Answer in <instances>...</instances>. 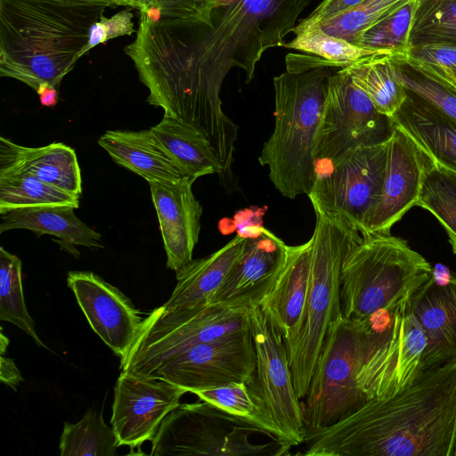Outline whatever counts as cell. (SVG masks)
<instances>
[{"mask_svg":"<svg viewBox=\"0 0 456 456\" xmlns=\"http://www.w3.org/2000/svg\"><path fill=\"white\" fill-rule=\"evenodd\" d=\"M456 359L424 370L411 386L371 398L350 415L305 429V456H452Z\"/></svg>","mask_w":456,"mask_h":456,"instance_id":"6da1fadb","label":"cell"},{"mask_svg":"<svg viewBox=\"0 0 456 456\" xmlns=\"http://www.w3.org/2000/svg\"><path fill=\"white\" fill-rule=\"evenodd\" d=\"M106 7L83 0H0V76L36 92L41 85L57 88Z\"/></svg>","mask_w":456,"mask_h":456,"instance_id":"7a4b0ae2","label":"cell"},{"mask_svg":"<svg viewBox=\"0 0 456 456\" xmlns=\"http://www.w3.org/2000/svg\"><path fill=\"white\" fill-rule=\"evenodd\" d=\"M311 0H216L212 27L181 21L180 42L193 61L213 103L222 107V84L232 68L245 70L246 83L263 53L281 46Z\"/></svg>","mask_w":456,"mask_h":456,"instance_id":"3957f363","label":"cell"},{"mask_svg":"<svg viewBox=\"0 0 456 456\" xmlns=\"http://www.w3.org/2000/svg\"><path fill=\"white\" fill-rule=\"evenodd\" d=\"M340 69L318 59L311 68L286 70L273 78L274 129L258 162L284 197L308 194L316 177L317 132L330 77Z\"/></svg>","mask_w":456,"mask_h":456,"instance_id":"277c9868","label":"cell"},{"mask_svg":"<svg viewBox=\"0 0 456 456\" xmlns=\"http://www.w3.org/2000/svg\"><path fill=\"white\" fill-rule=\"evenodd\" d=\"M311 237L310 281L299 334L287 348L296 392L305 396L330 324L342 314L341 270L363 240L344 218L314 211Z\"/></svg>","mask_w":456,"mask_h":456,"instance_id":"5b68a950","label":"cell"},{"mask_svg":"<svg viewBox=\"0 0 456 456\" xmlns=\"http://www.w3.org/2000/svg\"><path fill=\"white\" fill-rule=\"evenodd\" d=\"M362 237L341 270V309L347 318L391 312L434 275L430 264L404 240L390 232Z\"/></svg>","mask_w":456,"mask_h":456,"instance_id":"8992f818","label":"cell"},{"mask_svg":"<svg viewBox=\"0 0 456 456\" xmlns=\"http://www.w3.org/2000/svg\"><path fill=\"white\" fill-rule=\"evenodd\" d=\"M376 327L374 316L332 322L320 351L308 391L301 403L305 429L329 427L368 400L357 382Z\"/></svg>","mask_w":456,"mask_h":456,"instance_id":"52a82bcc","label":"cell"},{"mask_svg":"<svg viewBox=\"0 0 456 456\" xmlns=\"http://www.w3.org/2000/svg\"><path fill=\"white\" fill-rule=\"evenodd\" d=\"M279 438L256 425L205 402L180 403L162 421L151 441V455L244 456L289 454L282 439L258 443L253 437Z\"/></svg>","mask_w":456,"mask_h":456,"instance_id":"ba28073f","label":"cell"},{"mask_svg":"<svg viewBox=\"0 0 456 456\" xmlns=\"http://www.w3.org/2000/svg\"><path fill=\"white\" fill-rule=\"evenodd\" d=\"M250 328L249 307L208 304L169 314L158 307L144 318L140 335L120 369L146 377L198 344Z\"/></svg>","mask_w":456,"mask_h":456,"instance_id":"9c48e42d","label":"cell"},{"mask_svg":"<svg viewBox=\"0 0 456 456\" xmlns=\"http://www.w3.org/2000/svg\"><path fill=\"white\" fill-rule=\"evenodd\" d=\"M409 300L387 313L383 328L376 323L357 374L358 385L368 400L401 392L422 372L427 338L410 310Z\"/></svg>","mask_w":456,"mask_h":456,"instance_id":"30bf717a","label":"cell"},{"mask_svg":"<svg viewBox=\"0 0 456 456\" xmlns=\"http://www.w3.org/2000/svg\"><path fill=\"white\" fill-rule=\"evenodd\" d=\"M395 124L340 69L329 79L317 132L315 159L334 163L347 152L387 142Z\"/></svg>","mask_w":456,"mask_h":456,"instance_id":"8fae6325","label":"cell"},{"mask_svg":"<svg viewBox=\"0 0 456 456\" xmlns=\"http://www.w3.org/2000/svg\"><path fill=\"white\" fill-rule=\"evenodd\" d=\"M388 142L354 149L317 174L307 196L314 211L338 216L362 234L381 194Z\"/></svg>","mask_w":456,"mask_h":456,"instance_id":"7c38bea8","label":"cell"},{"mask_svg":"<svg viewBox=\"0 0 456 456\" xmlns=\"http://www.w3.org/2000/svg\"><path fill=\"white\" fill-rule=\"evenodd\" d=\"M256 377V354L251 328L198 344L146 376L190 393L232 383H251Z\"/></svg>","mask_w":456,"mask_h":456,"instance_id":"4fadbf2b","label":"cell"},{"mask_svg":"<svg viewBox=\"0 0 456 456\" xmlns=\"http://www.w3.org/2000/svg\"><path fill=\"white\" fill-rule=\"evenodd\" d=\"M249 313L260 393L283 440L297 446L304 444L305 425L284 339L256 304L249 306Z\"/></svg>","mask_w":456,"mask_h":456,"instance_id":"5bb4252c","label":"cell"},{"mask_svg":"<svg viewBox=\"0 0 456 456\" xmlns=\"http://www.w3.org/2000/svg\"><path fill=\"white\" fill-rule=\"evenodd\" d=\"M188 391L165 380L121 371L115 387L110 424L119 446L132 450L152 441L162 421Z\"/></svg>","mask_w":456,"mask_h":456,"instance_id":"9a60e30c","label":"cell"},{"mask_svg":"<svg viewBox=\"0 0 456 456\" xmlns=\"http://www.w3.org/2000/svg\"><path fill=\"white\" fill-rule=\"evenodd\" d=\"M67 284L93 330L123 364L142 330V313L118 288L93 272H69Z\"/></svg>","mask_w":456,"mask_h":456,"instance_id":"2e32d148","label":"cell"},{"mask_svg":"<svg viewBox=\"0 0 456 456\" xmlns=\"http://www.w3.org/2000/svg\"><path fill=\"white\" fill-rule=\"evenodd\" d=\"M432 159L399 127L389 139L381 194L364 224L362 236L387 233L419 199Z\"/></svg>","mask_w":456,"mask_h":456,"instance_id":"e0dca14e","label":"cell"},{"mask_svg":"<svg viewBox=\"0 0 456 456\" xmlns=\"http://www.w3.org/2000/svg\"><path fill=\"white\" fill-rule=\"evenodd\" d=\"M311 240L283 248L280 263L256 305L281 334L288 348L299 334L308 295Z\"/></svg>","mask_w":456,"mask_h":456,"instance_id":"ac0fdd59","label":"cell"},{"mask_svg":"<svg viewBox=\"0 0 456 456\" xmlns=\"http://www.w3.org/2000/svg\"><path fill=\"white\" fill-rule=\"evenodd\" d=\"M194 181L183 176L175 182L149 183L167 253V267L175 272L192 260L199 240L203 209L192 191Z\"/></svg>","mask_w":456,"mask_h":456,"instance_id":"d6986e66","label":"cell"},{"mask_svg":"<svg viewBox=\"0 0 456 456\" xmlns=\"http://www.w3.org/2000/svg\"><path fill=\"white\" fill-rule=\"evenodd\" d=\"M409 306L427 338L421 371L456 359V276L439 284L434 274L410 298Z\"/></svg>","mask_w":456,"mask_h":456,"instance_id":"ffe728a7","label":"cell"},{"mask_svg":"<svg viewBox=\"0 0 456 456\" xmlns=\"http://www.w3.org/2000/svg\"><path fill=\"white\" fill-rule=\"evenodd\" d=\"M257 235L245 238L242 252L209 304L249 307L256 304L277 268L285 243L260 227Z\"/></svg>","mask_w":456,"mask_h":456,"instance_id":"44dd1931","label":"cell"},{"mask_svg":"<svg viewBox=\"0 0 456 456\" xmlns=\"http://www.w3.org/2000/svg\"><path fill=\"white\" fill-rule=\"evenodd\" d=\"M28 172L44 183L80 197L81 171L76 151L62 142L28 147L0 137V171Z\"/></svg>","mask_w":456,"mask_h":456,"instance_id":"7402d4cb","label":"cell"},{"mask_svg":"<svg viewBox=\"0 0 456 456\" xmlns=\"http://www.w3.org/2000/svg\"><path fill=\"white\" fill-rule=\"evenodd\" d=\"M246 236L237 234L214 253L192 259L175 272L177 283L159 311L165 314L189 310L209 304L228 273L239 259Z\"/></svg>","mask_w":456,"mask_h":456,"instance_id":"603a6c76","label":"cell"},{"mask_svg":"<svg viewBox=\"0 0 456 456\" xmlns=\"http://www.w3.org/2000/svg\"><path fill=\"white\" fill-rule=\"evenodd\" d=\"M406 92V98L391 117L434 162L456 173V120Z\"/></svg>","mask_w":456,"mask_h":456,"instance_id":"cb8c5ba5","label":"cell"},{"mask_svg":"<svg viewBox=\"0 0 456 456\" xmlns=\"http://www.w3.org/2000/svg\"><path fill=\"white\" fill-rule=\"evenodd\" d=\"M70 206H51L20 209L1 216L0 233L26 229L37 236L50 234L58 238L61 248L75 258L79 257L77 246L103 248L102 235L82 222Z\"/></svg>","mask_w":456,"mask_h":456,"instance_id":"d4e9b609","label":"cell"},{"mask_svg":"<svg viewBox=\"0 0 456 456\" xmlns=\"http://www.w3.org/2000/svg\"><path fill=\"white\" fill-rule=\"evenodd\" d=\"M98 144L123 167L151 182H175L183 174L159 146L151 129L141 131L109 130Z\"/></svg>","mask_w":456,"mask_h":456,"instance_id":"484cf974","label":"cell"},{"mask_svg":"<svg viewBox=\"0 0 456 456\" xmlns=\"http://www.w3.org/2000/svg\"><path fill=\"white\" fill-rule=\"evenodd\" d=\"M150 129L183 175L196 180L217 174L225 179L224 167L210 142L191 125L164 113L161 120Z\"/></svg>","mask_w":456,"mask_h":456,"instance_id":"4316f807","label":"cell"},{"mask_svg":"<svg viewBox=\"0 0 456 456\" xmlns=\"http://www.w3.org/2000/svg\"><path fill=\"white\" fill-rule=\"evenodd\" d=\"M392 55H372L343 69L368 95L377 110L390 118L406 98L405 89L395 77Z\"/></svg>","mask_w":456,"mask_h":456,"instance_id":"83f0119b","label":"cell"},{"mask_svg":"<svg viewBox=\"0 0 456 456\" xmlns=\"http://www.w3.org/2000/svg\"><path fill=\"white\" fill-rule=\"evenodd\" d=\"M79 207V198L58 190L33 175L16 170L0 171V216L20 209Z\"/></svg>","mask_w":456,"mask_h":456,"instance_id":"f1b7e54d","label":"cell"},{"mask_svg":"<svg viewBox=\"0 0 456 456\" xmlns=\"http://www.w3.org/2000/svg\"><path fill=\"white\" fill-rule=\"evenodd\" d=\"M192 394L201 401L248 420L283 440L281 432L260 393L256 379L251 383H232L195 390Z\"/></svg>","mask_w":456,"mask_h":456,"instance_id":"f546056e","label":"cell"},{"mask_svg":"<svg viewBox=\"0 0 456 456\" xmlns=\"http://www.w3.org/2000/svg\"><path fill=\"white\" fill-rule=\"evenodd\" d=\"M118 446L113 428L94 409L77 423L64 422L59 444L61 456H115Z\"/></svg>","mask_w":456,"mask_h":456,"instance_id":"4dcf8cb0","label":"cell"},{"mask_svg":"<svg viewBox=\"0 0 456 456\" xmlns=\"http://www.w3.org/2000/svg\"><path fill=\"white\" fill-rule=\"evenodd\" d=\"M395 77L404 89L456 120V84L404 55H392Z\"/></svg>","mask_w":456,"mask_h":456,"instance_id":"1f68e13d","label":"cell"},{"mask_svg":"<svg viewBox=\"0 0 456 456\" xmlns=\"http://www.w3.org/2000/svg\"><path fill=\"white\" fill-rule=\"evenodd\" d=\"M428 45L456 47V0H417L408 45Z\"/></svg>","mask_w":456,"mask_h":456,"instance_id":"d6a6232c","label":"cell"},{"mask_svg":"<svg viewBox=\"0 0 456 456\" xmlns=\"http://www.w3.org/2000/svg\"><path fill=\"white\" fill-rule=\"evenodd\" d=\"M416 206L427 209L439 221L456 254V173L432 161L425 173Z\"/></svg>","mask_w":456,"mask_h":456,"instance_id":"836d02e7","label":"cell"},{"mask_svg":"<svg viewBox=\"0 0 456 456\" xmlns=\"http://www.w3.org/2000/svg\"><path fill=\"white\" fill-rule=\"evenodd\" d=\"M292 32L296 37L288 43L283 42L281 46L313 53L337 64L340 69L372 55L388 53L362 48L346 40L330 36L315 23L299 22Z\"/></svg>","mask_w":456,"mask_h":456,"instance_id":"e575fe53","label":"cell"},{"mask_svg":"<svg viewBox=\"0 0 456 456\" xmlns=\"http://www.w3.org/2000/svg\"><path fill=\"white\" fill-rule=\"evenodd\" d=\"M0 320L26 332L39 346L48 349L36 332L23 296L21 260L0 248Z\"/></svg>","mask_w":456,"mask_h":456,"instance_id":"d590c367","label":"cell"},{"mask_svg":"<svg viewBox=\"0 0 456 456\" xmlns=\"http://www.w3.org/2000/svg\"><path fill=\"white\" fill-rule=\"evenodd\" d=\"M417 0H408L362 31L354 45L373 51L406 56L409 32Z\"/></svg>","mask_w":456,"mask_h":456,"instance_id":"8d00e7d4","label":"cell"},{"mask_svg":"<svg viewBox=\"0 0 456 456\" xmlns=\"http://www.w3.org/2000/svg\"><path fill=\"white\" fill-rule=\"evenodd\" d=\"M407 1L366 0L354 8L315 24L323 32L354 44L362 31Z\"/></svg>","mask_w":456,"mask_h":456,"instance_id":"74e56055","label":"cell"},{"mask_svg":"<svg viewBox=\"0 0 456 456\" xmlns=\"http://www.w3.org/2000/svg\"><path fill=\"white\" fill-rule=\"evenodd\" d=\"M138 10L152 20L182 19L212 27L211 13L216 0H136Z\"/></svg>","mask_w":456,"mask_h":456,"instance_id":"f35d334b","label":"cell"},{"mask_svg":"<svg viewBox=\"0 0 456 456\" xmlns=\"http://www.w3.org/2000/svg\"><path fill=\"white\" fill-rule=\"evenodd\" d=\"M406 57L446 79L456 80V47L428 45L410 47Z\"/></svg>","mask_w":456,"mask_h":456,"instance_id":"ab89813d","label":"cell"},{"mask_svg":"<svg viewBox=\"0 0 456 456\" xmlns=\"http://www.w3.org/2000/svg\"><path fill=\"white\" fill-rule=\"evenodd\" d=\"M132 19L133 13L128 9H124L110 18L102 16L93 25L88 44L84 48L82 55L95 45L111 38L136 32Z\"/></svg>","mask_w":456,"mask_h":456,"instance_id":"60d3db41","label":"cell"},{"mask_svg":"<svg viewBox=\"0 0 456 456\" xmlns=\"http://www.w3.org/2000/svg\"><path fill=\"white\" fill-rule=\"evenodd\" d=\"M366 0H323L305 19L300 23H317L354 8Z\"/></svg>","mask_w":456,"mask_h":456,"instance_id":"b9f144b4","label":"cell"},{"mask_svg":"<svg viewBox=\"0 0 456 456\" xmlns=\"http://www.w3.org/2000/svg\"><path fill=\"white\" fill-rule=\"evenodd\" d=\"M1 354L0 361V379L3 383L16 390L19 384L23 381V378L17 368L14 361Z\"/></svg>","mask_w":456,"mask_h":456,"instance_id":"7bdbcfd3","label":"cell"},{"mask_svg":"<svg viewBox=\"0 0 456 456\" xmlns=\"http://www.w3.org/2000/svg\"><path fill=\"white\" fill-rule=\"evenodd\" d=\"M37 93L43 106L53 107L57 103L58 93L56 87L49 85H41Z\"/></svg>","mask_w":456,"mask_h":456,"instance_id":"ee69618b","label":"cell"},{"mask_svg":"<svg viewBox=\"0 0 456 456\" xmlns=\"http://www.w3.org/2000/svg\"><path fill=\"white\" fill-rule=\"evenodd\" d=\"M91 3L110 5H125L138 9V4L136 0H83Z\"/></svg>","mask_w":456,"mask_h":456,"instance_id":"f6af8a7d","label":"cell"},{"mask_svg":"<svg viewBox=\"0 0 456 456\" xmlns=\"http://www.w3.org/2000/svg\"><path fill=\"white\" fill-rule=\"evenodd\" d=\"M9 345V339L4 336L3 331L1 330V339H0V353L4 354L5 350L7 349V346Z\"/></svg>","mask_w":456,"mask_h":456,"instance_id":"bcb514c9","label":"cell"},{"mask_svg":"<svg viewBox=\"0 0 456 456\" xmlns=\"http://www.w3.org/2000/svg\"><path fill=\"white\" fill-rule=\"evenodd\" d=\"M452 456H456V436H455V441H454L453 455Z\"/></svg>","mask_w":456,"mask_h":456,"instance_id":"7dc6e473","label":"cell"},{"mask_svg":"<svg viewBox=\"0 0 456 456\" xmlns=\"http://www.w3.org/2000/svg\"><path fill=\"white\" fill-rule=\"evenodd\" d=\"M444 79H446V78H444ZM446 80H448V81H450V82H452V83L456 84V80H454V79H446Z\"/></svg>","mask_w":456,"mask_h":456,"instance_id":"c3c4849f","label":"cell"}]
</instances>
